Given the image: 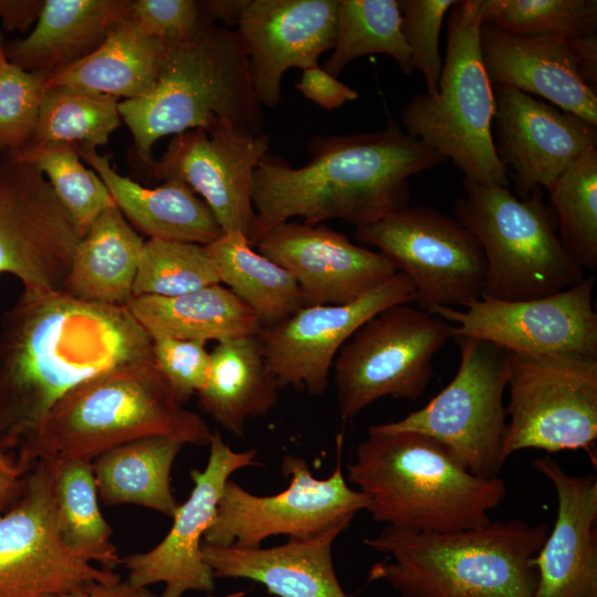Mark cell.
I'll return each mask as SVG.
<instances>
[{
  "mask_svg": "<svg viewBox=\"0 0 597 597\" xmlns=\"http://www.w3.org/2000/svg\"><path fill=\"white\" fill-rule=\"evenodd\" d=\"M151 337L127 306L23 290L0 328V454H19L73 387L115 366L150 358Z\"/></svg>",
  "mask_w": 597,
  "mask_h": 597,
  "instance_id": "obj_1",
  "label": "cell"
},
{
  "mask_svg": "<svg viewBox=\"0 0 597 597\" xmlns=\"http://www.w3.org/2000/svg\"><path fill=\"white\" fill-rule=\"evenodd\" d=\"M310 161L298 168L266 154L253 174L254 245L273 227L301 218L341 219L356 227L408 206L409 178L447 159L395 122L371 133L313 136Z\"/></svg>",
  "mask_w": 597,
  "mask_h": 597,
  "instance_id": "obj_2",
  "label": "cell"
},
{
  "mask_svg": "<svg viewBox=\"0 0 597 597\" xmlns=\"http://www.w3.org/2000/svg\"><path fill=\"white\" fill-rule=\"evenodd\" d=\"M348 481L368 500L378 523L425 534L470 530L491 522L490 512L506 495L505 482L472 474L443 444L416 431L380 423L347 465Z\"/></svg>",
  "mask_w": 597,
  "mask_h": 597,
  "instance_id": "obj_3",
  "label": "cell"
},
{
  "mask_svg": "<svg viewBox=\"0 0 597 597\" xmlns=\"http://www.w3.org/2000/svg\"><path fill=\"white\" fill-rule=\"evenodd\" d=\"M548 527L520 519L444 534L386 526L364 543L387 556L369 570L401 597H534Z\"/></svg>",
  "mask_w": 597,
  "mask_h": 597,
  "instance_id": "obj_4",
  "label": "cell"
},
{
  "mask_svg": "<svg viewBox=\"0 0 597 597\" xmlns=\"http://www.w3.org/2000/svg\"><path fill=\"white\" fill-rule=\"evenodd\" d=\"M207 422L181 406L150 358L128 362L96 374L67 391L28 441L18 461L85 458L151 436L182 444L207 446Z\"/></svg>",
  "mask_w": 597,
  "mask_h": 597,
  "instance_id": "obj_5",
  "label": "cell"
},
{
  "mask_svg": "<svg viewBox=\"0 0 597 597\" xmlns=\"http://www.w3.org/2000/svg\"><path fill=\"white\" fill-rule=\"evenodd\" d=\"M140 160L150 165L160 138L229 122L260 133L261 105L237 30L205 13L197 33L168 46L160 73L144 96L118 103Z\"/></svg>",
  "mask_w": 597,
  "mask_h": 597,
  "instance_id": "obj_6",
  "label": "cell"
},
{
  "mask_svg": "<svg viewBox=\"0 0 597 597\" xmlns=\"http://www.w3.org/2000/svg\"><path fill=\"white\" fill-rule=\"evenodd\" d=\"M484 0L455 1L448 13L447 50L438 91L420 93L402 108V129L451 159L467 181L509 187L493 144L495 97L484 69L480 32Z\"/></svg>",
  "mask_w": 597,
  "mask_h": 597,
  "instance_id": "obj_7",
  "label": "cell"
},
{
  "mask_svg": "<svg viewBox=\"0 0 597 597\" xmlns=\"http://www.w3.org/2000/svg\"><path fill=\"white\" fill-rule=\"evenodd\" d=\"M455 219L474 237L485 260L484 297L522 301L576 285L585 271L570 258L556 217L541 191L526 199L509 187L463 180Z\"/></svg>",
  "mask_w": 597,
  "mask_h": 597,
  "instance_id": "obj_8",
  "label": "cell"
},
{
  "mask_svg": "<svg viewBox=\"0 0 597 597\" xmlns=\"http://www.w3.org/2000/svg\"><path fill=\"white\" fill-rule=\"evenodd\" d=\"M451 325L410 303L383 310L343 345L333 364L339 416L348 420L384 397L416 400Z\"/></svg>",
  "mask_w": 597,
  "mask_h": 597,
  "instance_id": "obj_9",
  "label": "cell"
},
{
  "mask_svg": "<svg viewBox=\"0 0 597 597\" xmlns=\"http://www.w3.org/2000/svg\"><path fill=\"white\" fill-rule=\"evenodd\" d=\"M503 462L514 452L584 450L596 465L597 359L507 352Z\"/></svg>",
  "mask_w": 597,
  "mask_h": 597,
  "instance_id": "obj_10",
  "label": "cell"
},
{
  "mask_svg": "<svg viewBox=\"0 0 597 597\" xmlns=\"http://www.w3.org/2000/svg\"><path fill=\"white\" fill-rule=\"evenodd\" d=\"M460 349L453 379L425 407L405 418L380 423L392 431H416L448 448L472 474L496 478L504 464L506 427L503 404L507 352L471 337L452 338Z\"/></svg>",
  "mask_w": 597,
  "mask_h": 597,
  "instance_id": "obj_11",
  "label": "cell"
},
{
  "mask_svg": "<svg viewBox=\"0 0 597 597\" xmlns=\"http://www.w3.org/2000/svg\"><path fill=\"white\" fill-rule=\"evenodd\" d=\"M342 444L338 437L336 467L326 479H316L303 458L285 455L281 471L289 485L276 494L255 495L229 479L203 542L256 548L273 535L307 538L334 526H349L356 513L367 509L368 500L343 475Z\"/></svg>",
  "mask_w": 597,
  "mask_h": 597,
  "instance_id": "obj_12",
  "label": "cell"
},
{
  "mask_svg": "<svg viewBox=\"0 0 597 597\" xmlns=\"http://www.w3.org/2000/svg\"><path fill=\"white\" fill-rule=\"evenodd\" d=\"M355 240L378 249L415 290L413 303L430 312L465 306L481 297L485 260L474 237L457 220L426 206H406L358 226Z\"/></svg>",
  "mask_w": 597,
  "mask_h": 597,
  "instance_id": "obj_13",
  "label": "cell"
},
{
  "mask_svg": "<svg viewBox=\"0 0 597 597\" xmlns=\"http://www.w3.org/2000/svg\"><path fill=\"white\" fill-rule=\"evenodd\" d=\"M122 579L63 543L55 522L53 464L38 460L14 502L0 513V597H63Z\"/></svg>",
  "mask_w": 597,
  "mask_h": 597,
  "instance_id": "obj_14",
  "label": "cell"
},
{
  "mask_svg": "<svg viewBox=\"0 0 597 597\" xmlns=\"http://www.w3.org/2000/svg\"><path fill=\"white\" fill-rule=\"evenodd\" d=\"M595 277L546 296L502 301L481 296L462 308L430 312L451 325V338L490 342L509 353L597 359Z\"/></svg>",
  "mask_w": 597,
  "mask_h": 597,
  "instance_id": "obj_15",
  "label": "cell"
},
{
  "mask_svg": "<svg viewBox=\"0 0 597 597\" xmlns=\"http://www.w3.org/2000/svg\"><path fill=\"white\" fill-rule=\"evenodd\" d=\"M81 240L46 178L0 153V274L14 275L24 290H62Z\"/></svg>",
  "mask_w": 597,
  "mask_h": 597,
  "instance_id": "obj_16",
  "label": "cell"
},
{
  "mask_svg": "<svg viewBox=\"0 0 597 597\" xmlns=\"http://www.w3.org/2000/svg\"><path fill=\"white\" fill-rule=\"evenodd\" d=\"M269 140L264 134L221 122L174 135L149 170L157 180H178L199 195L223 233L242 232L249 239L255 217L253 174L268 154Z\"/></svg>",
  "mask_w": 597,
  "mask_h": 597,
  "instance_id": "obj_17",
  "label": "cell"
},
{
  "mask_svg": "<svg viewBox=\"0 0 597 597\" xmlns=\"http://www.w3.org/2000/svg\"><path fill=\"white\" fill-rule=\"evenodd\" d=\"M413 300L410 280L396 272L353 302L304 306L286 320L262 327L259 338L279 388L322 396L335 357L355 332L383 310Z\"/></svg>",
  "mask_w": 597,
  "mask_h": 597,
  "instance_id": "obj_18",
  "label": "cell"
},
{
  "mask_svg": "<svg viewBox=\"0 0 597 597\" xmlns=\"http://www.w3.org/2000/svg\"><path fill=\"white\" fill-rule=\"evenodd\" d=\"M206 468L192 469L193 489L179 504L170 531L154 548L121 557L127 579L138 586L165 584L159 597H182L188 591L211 594L214 576L202 554L205 534L216 514L219 499L229 476L243 468L258 465L256 450L237 452L214 431L210 440Z\"/></svg>",
  "mask_w": 597,
  "mask_h": 597,
  "instance_id": "obj_19",
  "label": "cell"
},
{
  "mask_svg": "<svg viewBox=\"0 0 597 597\" xmlns=\"http://www.w3.org/2000/svg\"><path fill=\"white\" fill-rule=\"evenodd\" d=\"M495 153L520 199L549 192L585 151L597 147V126L517 88L492 85Z\"/></svg>",
  "mask_w": 597,
  "mask_h": 597,
  "instance_id": "obj_20",
  "label": "cell"
},
{
  "mask_svg": "<svg viewBox=\"0 0 597 597\" xmlns=\"http://www.w3.org/2000/svg\"><path fill=\"white\" fill-rule=\"evenodd\" d=\"M253 247L293 275L304 306L353 302L397 272L383 253L322 223L282 222Z\"/></svg>",
  "mask_w": 597,
  "mask_h": 597,
  "instance_id": "obj_21",
  "label": "cell"
},
{
  "mask_svg": "<svg viewBox=\"0 0 597 597\" xmlns=\"http://www.w3.org/2000/svg\"><path fill=\"white\" fill-rule=\"evenodd\" d=\"M338 0H249L237 32L260 105L282 100L283 74L317 66L336 41Z\"/></svg>",
  "mask_w": 597,
  "mask_h": 597,
  "instance_id": "obj_22",
  "label": "cell"
},
{
  "mask_svg": "<svg viewBox=\"0 0 597 597\" xmlns=\"http://www.w3.org/2000/svg\"><path fill=\"white\" fill-rule=\"evenodd\" d=\"M533 467L554 486V525L535 555L534 597H597V479L567 473L552 457Z\"/></svg>",
  "mask_w": 597,
  "mask_h": 597,
  "instance_id": "obj_23",
  "label": "cell"
},
{
  "mask_svg": "<svg viewBox=\"0 0 597 597\" xmlns=\"http://www.w3.org/2000/svg\"><path fill=\"white\" fill-rule=\"evenodd\" d=\"M480 44L492 85L538 95L597 126V93L579 77L567 39L516 36L483 23Z\"/></svg>",
  "mask_w": 597,
  "mask_h": 597,
  "instance_id": "obj_24",
  "label": "cell"
},
{
  "mask_svg": "<svg viewBox=\"0 0 597 597\" xmlns=\"http://www.w3.org/2000/svg\"><path fill=\"white\" fill-rule=\"evenodd\" d=\"M348 528L334 526L307 538H289L273 547L242 548L202 543L203 559L214 578H244L277 597H350L342 588L332 546Z\"/></svg>",
  "mask_w": 597,
  "mask_h": 597,
  "instance_id": "obj_25",
  "label": "cell"
},
{
  "mask_svg": "<svg viewBox=\"0 0 597 597\" xmlns=\"http://www.w3.org/2000/svg\"><path fill=\"white\" fill-rule=\"evenodd\" d=\"M76 150L100 176L126 220L149 239L208 245L223 234L208 205L186 184L168 180L144 187L115 171L109 158L95 147L76 146Z\"/></svg>",
  "mask_w": 597,
  "mask_h": 597,
  "instance_id": "obj_26",
  "label": "cell"
},
{
  "mask_svg": "<svg viewBox=\"0 0 597 597\" xmlns=\"http://www.w3.org/2000/svg\"><path fill=\"white\" fill-rule=\"evenodd\" d=\"M132 0H44L32 31L3 43L6 57L19 67L49 75L96 50L127 15Z\"/></svg>",
  "mask_w": 597,
  "mask_h": 597,
  "instance_id": "obj_27",
  "label": "cell"
},
{
  "mask_svg": "<svg viewBox=\"0 0 597 597\" xmlns=\"http://www.w3.org/2000/svg\"><path fill=\"white\" fill-rule=\"evenodd\" d=\"M277 381L255 336L217 343L207 380L197 394L200 407L235 437L248 419L265 416L277 402Z\"/></svg>",
  "mask_w": 597,
  "mask_h": 597,
  "instance_id": "obj_28",
  "label": "cell"
},
{
  "mask_svg": "<svg viewBox=\"0 0 597 597\" xmlns=\"http://www.w3.org/2000/svg\"><path fill=\"white\" fill-rule=\"evenodd\" d=\"M144 242L116 205L106 208L80 241L62 290L80 301L127 306Z\"/></svg>",
  "mask_w": 597,
  "mask_h": 597,
  "instance_id": "obj_29",
  "label": "cell"
},
{
  "mask_svg": "<svg viewBox=\"0 0 597 597\" xmlns=\"http://www.w3.org/2000/svg\"><path fill=\"white\" fill-rule=\"evenodd\" d=\"M127 307L151 338L220 343L259 335L263 327L256 314L220 283L174 297H133Z\"/></svg>",
  "mask_w": 597,
  "mask_h": 597,
  "instance_id": "obj_30",
  "label": "cell"
},
{
  "mask_svg": "<svg viewBox=\"0 0 597 597\" xmlns=\"http://www.w3.org/2000/svg\"><path fill=\"white\" fill-rule=\"evenodd\" d=\"M168 46L143 32L127 15L103 43L80 61L48 76L44 90L73 86L125 100L154 86Z\"/></svg>",
  "mask_w": 597,
  "mask_h": 597,
  "instance_id": "obj_31",
  "label": "cell"
},
{
  "mask_svg": "<svg viewBox=\"0 0 597 597\" xmlns=\"http://www.w3.org/2000/svg\"><path fill=\"white\" fill-rule=\"evenodd\" d=\"M184 444L151 436L115 446L92 460L97 493L105 505L136 504L171 516L179 506L170 472Z\"/></svg>",
  "mask_w": 597,
  "mask_h": 597,
  "instance_id": "obj_32",
  "label": "cell"
},
{
  "mask_svg": "<svg viewBox=\"0 0 597 597\" xmlns=\"http://www.w3.org/2000/svg\"><path fill=\"white\" fill-rule=\"evenodd\" d=\"M252 247L242 232L223 233L207 245L220 283L268 327L304 307V300L293 275Z\"/></svg>",
  "mask_w": 597,
  "mask_h": 597,
  "instance_id": "obj_33",
  "label": "cell"
},
{
  "mask_svg": "<svg viewBox=\"0 0 597 597\" xmlns=\"http://www.w3.org/2000/svg\"><path fill=\"white\" fill-rule=\"evenodd\" d=\"M59 534L72 552L102 568L114 570L121 556L112 542L113 530L103 517L92 460H51Z\"/></svg>",
  "mask_w": 597,
  "mask_h": 597,
  "instance_id": "obj_34",
  "label": "cell"
},
{
  "mask_svg": "<svg viewBox=\"0 0 597 597\" xmlns=\"http://www.w3.org/2000/svg\"><path fill=\"white\" fill-rule=\"evenodd\" d=\"M375 53L392 57L406 75L415 71L401 33L399 1L338 0L336 41L324 70L337 77L350 61Z\"/></svg>",
  "mask_w": 597,
  "mask_h": 597,
  "instance_id": "obj_35",
  "label": "cell"
},
{
  "mask_svg": "<svg viewBox=\"0 0 597 597\" xmlns=\"http://www.w3.org/2000/svg\"><path fill=\"white\" fill-rule=\"evenodd\" d=\"M118 98L73 86L44 90L30 145L104 146L119 127ZM29 146V145H28Z\"/></svg>",
  "mask_w": 597,
  "mask_h": 597,
  "instance_id": "obj_36",
  "label": "cell"
},
{
  "mask_svg": "<svg viewBox=\"0 0 597 597\" xmlns=\"http://www.w3.org/2000/svg\"><path fill=\"white\" fill-rule=\"evenodd\" d=\"M559 239L585 271L597 269V147L574 161L548 192Z\"/></svg>",
  "mask_w": 597,
  "mask_h": 597,
  "instance_id": "obj_37",
  "label": "cell"
},
{
  "mask_svg": "<svg viewBox=\"0 0 597 597\" xmlns=\"http://www.w3.org/2000/svg\"><path fill=\"white\" fill-rule=\"evenodd\" d=\"M13 154L46 178L82 238L95 218L115 205L100 176L83 165L75 146L29 145Z\"/></svg>",
  "mask_w": 597,
  "mask_h": 597,
  "instance_id": "obj_38",
  "label": "cell"
},
{
  "mask_svg": "<svg viewBox=\"0 0 597 597\" xmlns=\"http://www.w3.org/2000/svg\"><path fill=\"white\" fill-rule=\"evenodd\" d=\"M220 283L207 245L148 239L144 242L133 297H174Z\"/></svg>",
  "mask_w": 597,
  "mask_h": 597,
  "instance_id": "obj_39",
  "label": "cell"
},
{
  "mask_svg": "<svg viewBox=\"0 0 597 597\" xmlns=\"http://www.w3.org/2000/svg\"><path fill=\"white\" fill-rule=\"evenodd\" d=\"M483 23L528 38L596 34V0H484Z\"/></svg>",
  "mask_w": 597,
  "mask_h": 597,
  "instance_id": "obj_40",
  "label": "cell"
},
{
  "mask_svg": "<svg viewBox=\"0 0 597 597\" xmlns=\"http://www.w3.org/2000/svg\"><path fill=\"white\" fill-rule=\"evenodd\" d=\"M49 74L11 63L0 48V153H14L31 144Z\"/></svg>",
  "mask_w": 597,
  "mask_h": 597,
  "instance_id": "obj_41",
  "label": "cell"
},
{
  "mask_svg": "<svg viewBox=\"0 0 597 597\" xmlns=\"http://www.w3.org/2000/svg\"><path fill=\"white\" fill-rule=\"evenodd\" d=\"M457 0H400L401 33L409 48L413 70L423 74L427 94L434 95L443 60L439 40L443 18Z\"/></svg>",
  "mask_w": 597,
  "mask_h": 597,
  "instance_id": "obj_42",
  "label": "cell"
},
{
  "mask_svg": "<svg viewBox=\"0 0 597 597\" xmlns=\"http://www.w3.org/2000/svg\"><path fill=\"white\" fill-rule=\"evenodd\" d=\"M151 355L181 405L203 387L210 365L205 342L153 337Z\"/></svg>",
  "mask_w": 597,
  "mask_h": 597,
  "instance_id": "obj_43",
  "label": "cell"
},
{
  "mask_svg": "<svg viewBox=\"0 0 597 597\" xmlns=\"http://www.w3.org/2000/svg\"><path fill=\"white\" fill-rule=\"evenodd\" d=\"M127 17L147 35L171 46L197 33L203 11L193 0H137L132 1Z\"/></svg>",
  "mask_w": 597,
  "mask_h": 597,
  "instance_id": "obj_44",
  "label": "cell"
},
{
  "mask_svg": "<svg viewBox=\"0 0 597 597\" xmlns=\"http://www.w3.org/2000/svg\"><path fill=\"white\" fill-rule=\"evenodd\" d=\"M296 88L305 98L326 111H333L359 96L356 90L347 86L318 65L302 71Z\"/></svg>",
  "mask_w": 597,
  "mask_h": 597,
  "instance_id": "obj_45",
  "label": "cell"
},
{
  "mask_svg": "<svg viewBox=\"0 0 597 597\" xmlns=\"http://www.w3.org/2000/svg\"><path fill=\"white\" fill-rule=\"evenodd\" d=\"M44 0H0V21L8 32L27 31L36 23Z\"/></svg>",
  "mask_w": 597,
  "mask_h": 597,
  "instance_id": "obj_46",
  "label": "cell"
},
{
  "mask_svg": "<svg viewBox=\"0 0 597 597\" xmlns=\"http://www.w3.org/2000/svg\"><path fill=\"white\" fill-rule=\"evenodd\" d=\"M582 81L597 93V35L567 39Z\"/></svg>",
  "mask_w": 597,
  "mask_h": 597,
  "instance_id": "obj_47",
  "label": "cell"
},
{
  "mask_svg": "<svg viewBox=\"0 0 597 597\" xmlns=\"http://www.w3.org/2000/svg\"><path fill=\"white\" fill-rule=\"evenodd\" d=\"M30 469L12 457L0 454V513L19 496Z\"/></svg>",
  "mask_w": 597,
  "mask_h": 597,
  "instance_id": "obj_48",
  "label": "cell"
},
{
  "mask_svg": "<svg viewBox=\"0 0 597 597\" xmlns=\"http://www.w3.org/2000/svg\"><path fill=\"white\" fill-rule=\"evenodd\" d=\"M63 597H159L148 587H138L128 579L112 583L96 582Z\"/></svg>",
  "mask_w": 597,
  "mask_h": 597,
  "instance_id": "obj_49",
  "label": "cell"
},
{
  "mask_svg": "<svg viewBox=\"0 0 597 597\" xmlns=\"http://www.w3.org/2000/svg\"><path fill=\"white\" fill-rule=\"evenodd\" d=\"M249 0H209L200 1L203 13L213 22L220 20L224 28L238 24Z\"/></svg>",
  "mask_w": 597,
  "mask_h": 597,
  "instance_id": "obj_50",
  "label": "cell"
},
{
  "mask_svg": "<svg viewBox=\"0 0 597 597\" xmlns=\"http://www.w3.org/2000/svg\"><path fill=\"white\" fill-rule=\"evenodd\" d=\"M244 595H245L244 591H234L222 597H244ZM208 597H217V596H213L210 594Z\"/></svg>",
  "mask_w": 597,
  "mask_h": 597,
  "instance_id": "obj_51",
  "label": "cell"
},
{
  "mask_svg": "<svg viewBox=\"0 0 597 597\" xmlns=\"http://www.w3.org/2000/svg\"><path fill=\"white\" fill-rule=\"evenodd\" d=\"M3 43H4V39H3V35H2V33L0 31V48L3 45Z\"/></svg>",
  "mask_w": 597,
  "mask_h": 597,
  "instance_id": "obj_52",
  "label": "cell"
}]
</instances>
